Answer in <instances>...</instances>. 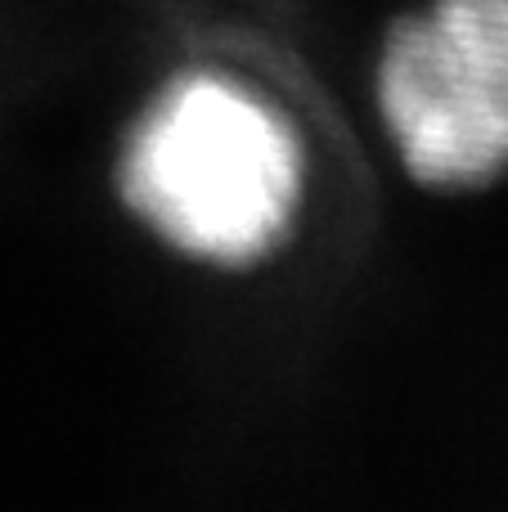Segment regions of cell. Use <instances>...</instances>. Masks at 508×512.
I'll return each mask as SVG.
<instances>
[{"mask_svg":"<svg viewBox=\"0 0 508 512\" xmlns=\"http://www.w3.org/2000/svg\"><path fill=\"white\" fill-rule=\"evenodd\" d=\"M378 108L414 180L473 189L508 171V0H432L392 27Z\"/></svg>","mask_w":508,"mask_h":512,"instance_id":"obj_2","label":"cell"},{"mask_svg":"<svg viewBox=\"0 0 508 512\" xmlns=\"http://www.w3.org/2000/svg\"><path fill=\"white\" fill-rule=\"evenodd\" d=\"M117 185L126 207L176 252L207 265H252L293 225L302 144L252 86L185 72L131 126Z\"/></svg>","mask_w":508,"mask_h":512,"instance_id":"obj_1","label":"cell"}]
</instances>
